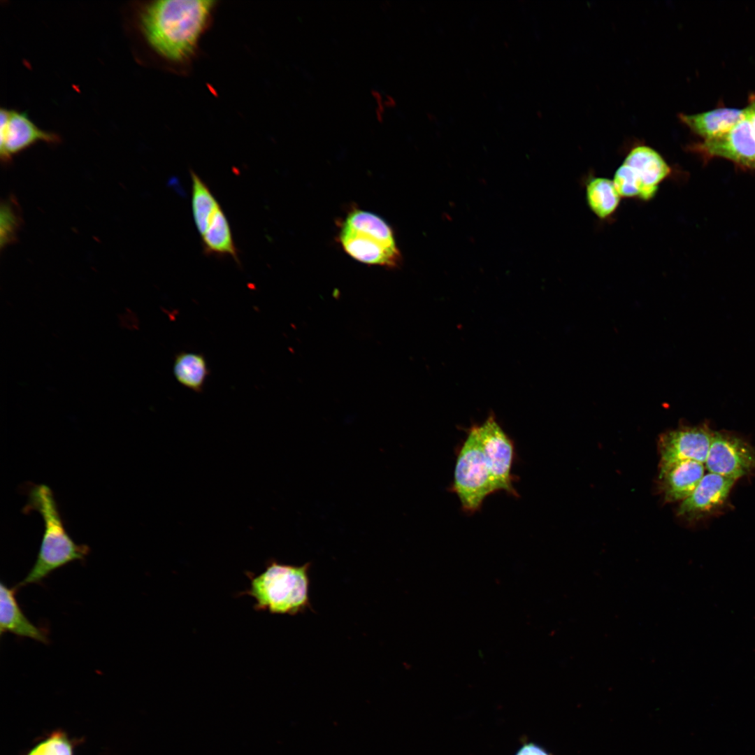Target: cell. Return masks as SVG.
Wrapping results in <instances>:
<instances>
[{
  "label": "cell",
  "instance_id": "6da1fadb",
  "mask_svg": "<svg viewBox=\"0 0 755 755\" xmlns=\"http://www.w3.org/2000/svg\"><path fill=\"white\" fill-rule=\"evenodd\" d=\"M514 458V442L493 414L482 424L468 429L457 452L454 480L449 489L456 494L464 512H477L485 498L497 491L519 497L511 473Z\"/></svg>",
  "mask_w": 755,
  "mask_h": 755
},
{
  "label": "cell",
  "instance_id": "7a4b0ae2",
  "mask_svg": "<svg viewBox=\"0 0 755 755\" xmlns=\"http://www.w3.org/2000/svg\"><path fill=\"white\" fill-rule=\"evenodd\" d=\"M215 1L159 0L148 3L140 13V27L151 48L164 59L188 62L194 55L210 21Z\"/></svg>",
  "mask_w": 755,
  "mask_h": 755
},
{
  "label": "cell",
  "instance_id": "3957f363",
  "mask_svg": "<svg viewBox=\"0 0 755 755\" xmlns=\"http://www.w3.org/2000/svg\"><path fill=\"white\" fill-rule=\"evenodd\" d=\"M38 511L44 522V531L36 561L17 587L39 583L54 570L66 564L83 560L89 552L86 545H79L65 528L57 501L45 484L33 486L24 510Z\"/></svg>",
  "mask_w": 755,
  "mask_h": 755
},
{
  "label": "cell",
  "instance_id": "277c9868",
  "mask_svg": "<svg viewBox=\"0 0 755 755\" xmlns=\"http://www.w3.org/2000/svg\"><path fill=\"white\" fill-rule=\"evenodd\" d=\"M311 563L293 566L268 561L260 574H245L250 580L249 587L237 596H250L255 601L256 611L271 614L296 615L311 609L309 571Z\"/></svg>",
  "mask_w": 755,
  "mask_h": 755
},
{
  "label": "cell",
  "instance_id": "5b68a950",
  "mask_svg": "<svg viewBox=\"0 0 755 755\" xmlns=\"http://www.w3.org/2000/svg\"><path fill=\"white\" fill-rule=\"evenodd\" d=\"M339 240L356 260L389 268L402 261L391 226L378 215L362 210L350 212L343 222Z\"/></svg>",
  "mask_w": 755,
  "mask_h": 755
},
{
  "label": "cell",
  "instance_id": "8992f818",
  "mask_svg": "<svg viewBox=\"0 0 755 755\" xmlns=\"http://www.w3.org/2000/svg\"><path fill=\"white\" fill-rule=\"evenodd\" d=\"M689 149L704 157L725 158L755 171V134L746 110L745 116L728 131L694 143Z\"/></svg>",
  "mask_w": 755,
  "mask_h": 755
},
{
  "label": "cell",
  "instance_id": "52a82bcc",
  "mask_svg": "<svg viewBox=\"0 0 755 755\" xmlns=\"http://www.w3.org/2000/svg\"><path fill=\"white\" fill-rule=\"evenodd\" d=\"M705 466L709 473L736 480L755 468V451L741 438L713 432Z\"/></svg>",
  "mask_w": 755,
  "mask_h": 755
},
{
  "label": "cell",
  "instance_id": "ba28073f",
  "mask_svg": "<svg viewBox=\"0 0 755 755\" xmlns=\"http://www.w3.org/2000/svg\"><path fill=\"white\" fill-rule=\"evenodd\" d=\"M0 157L10 162L13 156L38 142L57 143L59 136L39 129L27 113L1 108L0 111Z\"/></svg>",
  "mask_w": 755,
  "mask_h": 755
},
{
  "label": "cell",
  "instance_id": "9c48e42d",
  "mask_svg": "<svg viewBox=\"0 0 755 755\" xmlns=\"http://www.w3.org/2000/svg\"><path fill=\"white\" fill-rule=\"evenodd\" d=\"M713 431L706 425L682 426L659 440L661 464L692 460L705 463Z\"/></svg>",
  "mask_w": 755,
  "mask_h": 755
},
{
  "label": "cell",
  "instance_id": "30bf717a",
  "mask_svg": "<svg viewBox=\"0 0 755 755\" xmlns=\"http://www.w3.org/2000/svg\"><path fill=\"white\" fill-rule=\"evenodd\" d=\"M735 481L712 473L704 475L695 490L682 501L677 514L696 519L712 513L724 503Z\"/></svg>",
  "mask_w": 755,
  "mask_h": 755
},
{
  "label": "cell",
  "instance_id": "8fae6325",
  "mask_svg": "<svg viewBox=\"0 0 755 755\" xmlns=\"http://www.w3.org/2000/svg\"><path fill=\"white\" fill-rule=\"evenodd\" d=\"M624 163L628 165L643 186L642 200L648 201L656 194L659 185L672 175V168L659 152L644 144L633 145Z\"/></svg>",
  "mask_w": 755,
  "mask_h": 755
},
{
  "label": "cell",
  "instance_id": "7c38bea8",
  "mask_svg": "<svg viewBox=\"0 0 755 755\" xmlns=\"http://www.w3.org/2000/svg\"><path fill=\"white\" fill-rule=\"evenodd\" d=\"M704 471V463L692 460L661 464L659 478L666 500L686 498L700 482Z\"/></svg>",
  "mask_w": 755,
  "mask_h": 755
},
{
  "label": "cell",
  "instance_id": "4fadbf2b",
  "mask_svg": "<svg viewBox=\"0 0 755 755\" xmlns=\"http://www.w3.org/2000/svg\"><path fill=\"white\" fill-rule=\"evenodd\" d=\"M18 587H8L3 582L0 585V634L10 633L20 637L29 638L38 642L48 643L45 633L38 628L24 614L17 598Z\"/></svg>",
  "mask_w": 755,
  "mask_h": 755
},
{
  "label": "cell",
  "instance_id": "5bb4252c",
  "mask_svg": "<svg viewBox=\"0 0 755 755\" xmlns=\"http://www.w3.org/2000/svg\"><path fill=\"white\" fill-rule=\"evenodd\" d=\"M745 114V108H719L693 115L681 113L679 118L693 133L708 140L728 131Z\"/></svg>",
  "mask_w": 755,
  "mask_h": 755
},
{
  "label": "cell",
  "instance_id": "9a60e30c",
  "mask_svg": "<svg viewBox=\"0 0 755 755\" xmlns=\"http://www.w3.org/2000/svg\"><path fill=\"white\" fill-rule=\"evenodd\" d=\"M585 194L588 207L601 220L612 217L621 198L613 180L594 175L589 176L586 181Z\"/></svg>",
  "mask_w": 755,
  "mask_h": 755
},
{
  "label": "cell",
  "instance_id": "2e32d148",
  "mask_svg": "<svg viewBox=\"0 0 755 755\" xmlns=\"http://www.w3.org/2000/svg\"><path fill=\"white\" fill-rule=\"evenodd\" d=\"M201 239L203 252L206 254L230 256L238 262V251L230 226L221 206L213 215Z\"/></svg>",
  "mask_w": 755,
  "mask_h": 755
},
{
  "label": "cell",
  "instance_id": "e0dca14e",
  "mask_svg": "<svg viewBox=\"0 0 755 755\" xmlns=\"http://www.w3.org/2000/svg\"><path fill=\"white\" fill-rule=\"evenodd\" d=\"M209 373L203 354L180 352L175 355L173 375L183 387L197 393L201 392Z\"/></svg>",
  "mask_w": 755,
  "mask_h": 755
},
{
  "label": "cell",
  "instance_id": "ac0fdd59",
  "mask_svg": "<svg viewBox=\"0 0 755 755\" xmlns=\"http://www.w3.org/2000/svg\"><path fill=\"white\" fill-rule=\"evenodd\" d=\"M192 209L197 231L202 236L213 215L220 206L206 183L194 172H191Z\"/></svg>",
  "mask_w": 755,
  "mask_h": 755
},
{
  "label": "cell",
  "instance_id": "d6986e66",
  "mask_svg": "<svg viewBox=\"0 0 755 755\" xmlns=\"http://www.w3.org/2000/svg\"><path fill=\"white\" fill-rule=\"evenodd\" d=\"M21 223V215L15 199L10 196L3 201L0 208V243L1 248L16 240Z\"/></svg>",
  "mask_w": 755,
  "mask_h": 755
},
{
  "label": "cell",
  "instance_id": "ffe728a7",
  "mask_svg": "<svg viewBox=\"0 0 755 755\" xmlns=\"http://www.w3.org/2000/svg\"><path fill=\"white\" fill-rule=\"evenodd\" d=\"M612 180L621 197L642 200V184L628 165L622 162Z\"/></svg>",
  "mask_w": 755,
  "mask_h": 755
},
{
  "label": "cell",
  "instance_id": "44dd1931",
  "mask_svg": "<svg viewBox=\"0 0 755 755\" xmlns=\"http://www.w3.org/2000/svg\"><path fill=\"white\" fill-rule=\"evenodd\" d=\"M27 755H72V745L62 733H55L37 745Z\"/></svg>",
  "mask_w": 755,
  "mask_h": 755
},
{
  "label": "cell",
  "instance_id": "7402d4cb",
  "mask_svg": "<svg viewBox=\"0 0 755 755\" xmlns=\"http://www.w3.org/2000/svg\"><path fill=\"white\" fill-rule=\"evenodd\" d=\"M516 755H549L540 747L529 743L524 745L516 754Z\"/></svg>",
  "mask_w": 755,
  "mask_h": 755
},
{
  "label": "cell",
  "instance_id": "603a6c76",
  "mask_svg": "<svg viewBox=\"0 0 755 755\" xmlns=\"http://www.w3.org/2000/svg\"><path fill=\"white\" fill-rule=\"evenodd\" d=\"M745 110L755 134V95L750 96L749 105L745 108Z\"/></svg>",
  "mask_w": 755,
  "mask_h": 755
}]
</instances>
